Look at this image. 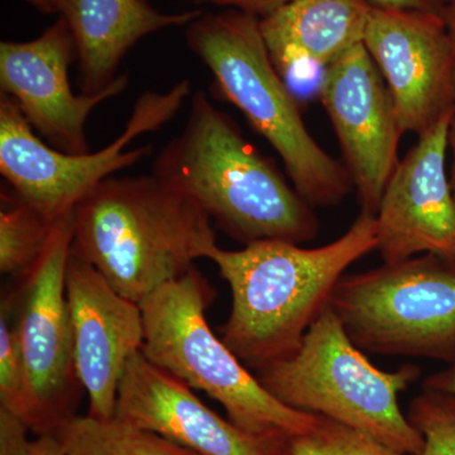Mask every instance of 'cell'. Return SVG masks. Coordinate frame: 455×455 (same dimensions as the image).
Masks as SVG:
<instances>
[{
    "label": "cell",
    "instance_id": "6da1fadb",
    "mask_svg": "<svg viewBox=\"0 0 455 455\" xmlns=\"http://www.w3.org/2000/svg\"><path fill=\"white\" fill-rule=\"evenodd\" d=\"M376 247V215L367 212L322 247L286 241L254 242L236 251L215 247L208 259L232 292L221 339L253 373L291 357L347 269Z\"/></svg>",
    "mask_w": 455,
    "mask_h": 455
},
{
    "label": "cell",
    "instance_id": "7a4b0ae2",
    "mask_svg": "<svg viewBox=\"0 0 455 455\" xmlns=\"http://www.w3.org/2000/svg\"><path fill=\"white\" fill-rule=\"evenodd\" d=\"M152 173L242 244H304L319 233L313 206L203 90L194 92L184 130L158 152Z\"/></svg>",
    "mask_w": 455,
    "mask_h": 455
},
{
    "label": "cell",
    "instance_id": "3957f363",
    "mask_svg": "<svg viewBox=\"0 0 455 455\" xmlns=\"http://www.w3.org/2000/svg\"><path fill=\"white\" fill-rule=\"evenodd\" d=\"M73 226L71 254L139 305L218 247L211 218L154 173L99 182L75 205Z\"/></svg>",
    "mask_w": 455,
    "mask_h": 455
},
{
    "label": "cell",
    "instance_id": "277c9868",
    "mask_svg": "<svg viewBox=\"0 0 455 455\" xmlns=\"http://www.w3.org/2000/svg\"><path fill=\"white\" fill-rule=\"evenodd\" d=\"M185 38L221 95L280 156L305 202L313 208L339 205L355 188L352 178L305 125L291 89L269 56L259 18L235 9L202 13L185 27Z\"/></svg>",
    "mask_w": 455,
    "mask_h": 455
},
{
    "label": "cell",
    "instance_id": "5b68a950",
    "mask_svg": "<svg viewBox=\"0 0 455 455\" xmlns=\"http://www.w3.org/2000/svg\"><path fill=\"white\" fill-rule=\"evenodd\" d=\"M215 298L193 267L140 302L142 355L156 366L214 398L228 419L248 433L292 440L316 429L320 416L284 405L212 331L206 310Z\"/></svg>",
    "mask_w": 455,
    "mask_h": 455
},
{
    "label": "cell",
    "instance_id": "8992f818",
    "mask_svg": "<svg viewBox=\"0 0 455 455\" xmlns=\"http://www.w3.org/2000/svg\"><path fill=\"white\" fill-rule=\"evenodd\" d=\"M420 370L386 372L359 349L331 305L291 357L254 372L275 398L300 411L331 419L406 455H419L424 438L403 414L398 395Z\"/></svg>",
    "mask_w": 455,
    "mask_h": 455
},
{
    "label": "cell",
    "instance_id": "52a82bcc",
    "mask_svg": "<svg viewBox=\"0 0 455 455\" xmlns=\"http://www.w3.org/2000/svg\"><path fill=\"white\" fill-rule=\"evenodd\" d=\"M329 305L364 353L455 361V263L421 254L346 274Z\"/></svg>",
    "mask_w": 455,
    "mask_h": 455
},
{
    "label": "cell",
    "instance_id": "ba28073f",
    "mask_svg": "<svg viewBox=\"0 0 455 455\" xmlns=\"http://www.w3.org/2000/svg\"><path fill=\"white\" fill-rule=\"evenodd\" d=\"M191 95L190 80L169 92H145L134 103L122 133L104 148L73 155L42 142L13 99H0V173L23 202L53 221L74 211L92 188L116 171L151 155L152 146L128 148L133 140L160 131Z\"/></svg>",
    "mask_w": 455,
    "mask_h": 455
},
{
    "label": "cell",
    "instance_id": "9c48e42d",
    "mask_svg": "<svg viewBox=\"0 0 455 455\" xmlns=\"http://www.w3.org/2000/svg\"><path fill=\"white\" fill-rule=\"evenodd\" d=\"M73 212L53 226L41 259L20 280L13 324L25 367L23 419L36 435L55 434L76 416L82 390L66 296Z\"/></svg>",
    "mask_w": 455,
    "mask_h": 455
},
{
    "label": "cell",
    "instance_id": "30bf717a",
    "mask_svg": "<svg viewBox=\"0 0 455 455\" xmlns=\"http://www.w3.org/2000/svg\"><path fill=\"white\" fill-rule=\"evenodd\" d=\"M363 44L403 133L420 136L455 116L453 47L440 13L372 5Z\"/></svg>",
    "mask_w": 455,
    "mask_h": 455
},
{
    "label": "cell",
    "instance_id": "8fae6325",
    "mask_svg": "<svg viewBox=\"0 0 455 455\" xmlns=\"http://www.w3.org/2000/svg\"><path fill=\"white\" fill-rule=\"evenodd\" d=\"M319 97L339 142L361 212L376 215L401 161L398 146L403 131L387 85L363 44L323 71Z\"/></svg>",
    "mask_w": 455,
    "mask_h": 455
},
{
    "label": "cell",
    "instance_id": "7c38bea8",
    "mask_svg": "<svg viewBox=\"0 0 455 455\" xmlns=\"http://www.w3.org/2000/svg\"><path fill=\"white\" fill-rule=\"evenodd\" d=\"M76 57L73 35L59 17L40 37L0 44L2 94L13 99L27 121L50 146L66 154L90 152L86 123L108 99L122 94L130 84L127 74L98 94H74L68 68Z\"/></svg>",
    "mask_w": 455,
    "mask_h": 455
},
{
    "label": "cell",
    "instance_id": "4fadbf2b",
    "mask_svg": "<svg viewBox=\"0 0 455 455\" xmlns=\"http://www.w3.org/2000/svg\"><path fill=\"white\" fill-rule=\"evenodd\" d=\"M453 118L418 136L383 191L376 214V251L383 263L419 254L455 263V196L447 172Z\"/></svg>",
    "mask_w": 455,
    "mask_h": 455
},
{
    "label": "cell",
    "instance_id": "5bb4252c",
    "mask_svg": "<svg viewBox=\"0 0 455 455\" xmlns=\"http://www.w3.org/2000/svg\"><path fill=\"white\" fill-rule=\"evenodd\" d=\"M66 296L75 366L88 394V415L109 420L116 414L119 383L128 361L140 352L145 340L142 309L74 254L66 269Z\"/></svg>",
    "mask_w": 455,
    "mask_h": 455
},
{
    "label": "cell",
    "instance_id": "9a60e30c",
    "mask_svg": "<svg viewBox=\"0 0 455 455\" xmlns=\"http://www.w3.org/2000/svg\"><path fill=\"white\" fill-rule=\"evenodd\" d=\"M114 418L200 455H289L291 440L254 435L209 409L188 387L136 353L119 383Z\"/></svg>",
    "mask_w": 455,
    "mask_h": 455
},
{
    "label": "cell",
    "instance_id": "2e32d148",
    "mask_svg": "<svg viewBox=\"0 0 455 455\" xmlns=\"http://www.w3.org/2000/svg\"><path fill=\"white\" fill-rule=\"evenodd\" d=\"M70 28L84 94H98L118 77L119 66L147 36L187 27L202 11L164 13L146 0H50Z\"/></svg>",
    "mask_w": 455,
    "mask_h": 455
},
{
    "label": "cell",
    "instance_id": "e0dca14e",
    "mask_svg": "<svg viewBox=\"0 0 455 455\" xmlns=\"http://www.w3.org/2000/svg\"><path fill=\"white\" fill-rule=\"evenodd\" d=\"M371 8L370 0H290L259 18L269 56L287 85L300 68L324 71L363 44Z\"/></svg>",
    "mask_w": 455,
    "mask_h": 455
},
{
    "label": "cell",
    "instance_id": "ac0fdd59",
    "mask_svg": "<svg viewBox=\"0 0 455 455\" xmlns=\"http://www.w3.org/2000/svg\"><path fill=\"white\" fill-rule=\"evenodd\" d=\"M53 435L68 455H200L116 418L76 415Z\"/></svg>",
    "mask_w": 455,
    "mask_h": 455
},
{
    "label": "cell",
    "instance_id": "d6986e66",
    "mask_svg": "<svg viewBox=\"0 0 455 455\" xmlns=\"http://www.w3.org/2000/svg\"><path fill=\"white\" fill-rule=\"evenodd\" d=\"M0 272L18 281L28 276L46 250L55 223L16 194H2Z\"/></svg>",
    "mask_w": 455,
    "mask_h": 455
},
{
    "label": "cell",
    "instance_id": "ffe728a7",
    "mask_svg": "<svg viewBox=\"0 0 455 455\" xmlns=\"http://www.w3.org/2000/svg\"><path fill=\"white\" fill-rule=\"evenodd\" d=\"M406 416L424 438L419 455H455V396L423 388Z\"/></svg>",
    "mask_w": 455,
    "mask_h": 455
},
{
    "label": "cell",
    "instance_id": "44dd1931",
    "mask_svg": "<svg viewBox=\"0 0 455 455\" xmlns=\"http://www.w3.org/2000/svg\"><path fill=\"white\" fill-rule=\"evenodd\" d=\"M289 455H406L370 436L320 416L316 429L292 439Z\"/></svg>",
    "mask_w": 455,
    "mask_h": 455
},
{
    "label": "cell",
    "instance_id": "7402d4cb",
    "mask_svg": "<svg viewBox=\"0 0 455 455\" xmlns=\"http://www.w3.org/2000/svg\"><path fill=\"white\" fill-rule=\"evenodd\" d=\"M9 310L2 305L0 315V406L23 419L25 412V367L22 352Z\"/></svg>",
    "mask_w": 455,
    "mask_h": 455
},
{
    "label": "cell",
    "instance_id": "603a6c76",
    "mask_svg": "<svg viewBox=\"0 0 455 455\" xmlns=\"http://www.w3.org/2000/svg\"><path fill=\"white\" fill-rule=\"evenodd\" d=\"M31 430L25 419L16 412L0 406V455H28L33 442L29 440Z\"/></svg>",
    "mask_w": 455,
    "mask_h": 455
},
{
    "label": "cell",
    "instance_id": "cb8c5ba5",
    "mask_svg": "<svg viewBox=\"0 0 455 455\" xmlns=\"http://www.w3.org/2000/svg\"><path fill=\"white\" fill-rule=\"evenodd\" d=\"M197 3L217 5L224 9H235L259 18L267 16L290 0H194Z\"/></svg>",
    "mask_w": 455,
    "mask_h": 455
},
{
    "label": "cell",
    "instance_id": "d4e9b609",
    "mask_svg": "<svg viewBox=\"0 0 455 455\" xmlns=\"http://www.w3.org/2000/svg\"><path fill=\"white\" fill-rule=\"evenodd\" d=\"M423 388L444 392L455 396V361L439 372L430 374L424 379Z\"/></svg>",
    "mask_w": 455,
    "mask_h": 455
},
{
    "label": "cell",
    "instance_id": "484cf974",
    "mask_svg": "<svg viewBox=\"0 0 455 455\" xmlns=\"http://www.w3.org/2000/svg\"><path fill=\"white\" fill-rule=\"evenodd\" d=\"M370 3L376 7L410 9L434 13H440L443 8L439 0H370Z\"/></svg>",
    "mask_w": 455,
    "mask_h": 455
},
{
    "label": "cell",
    "instance_id": "4316f807",
    "mask_svg": "<svg viewBox=\"0 0 455 455\" xmlns=\"http://www.w3.org/2000/svg\"><path fill=\"white\" fill-rule=\"evenodd\" d=\"M28 455H68L53 434L37 436Z\"/></svg>",
    "mask_w": 455,
    "mask_h": 455
},
{
    "label": "cell",
    "instance_id": "83f0119b",
    "mask_svg": "<svg viewBox=\"0 0 455 455\" xmlns=\"http://www.w3.org/2000/svg\"><path fill=\"white\" fill-rule=\"evenodd\" d=\"M440 16L444 20L449 37H451V47H453L455 74V2L449 3V4L444 5V7L442 8V12H440Z\"/></svg>",
    "mask_w": 455,
    "mask_h": 455
},
{
    "label": "cell",
    "instance_id": "f1b7e54d",
    "mask_svg": "<svg viewBox=\"0 0 455 455\" xmlns=\"http://www.w3.org/2000/svg\"><path fill=\"white\" fill-rule=\"evenodd\" d=\"M449 149L451 151V166L449 180H451V188L455 196V116L451 119V128H449Z\"/></svg>",
    "mask_w": 455,
    "mask_h": 455
},
{
    "label": "cell",
    "instance_id": "f546056e",
    "mask_svg": "<svg viewBox=\"0 0 455 455\" xmlns=\"http://www.w3.org/2000/svg\"><path fill=\"white\" fill-rule=\"evenodd\" d=\"M27 3L42 12V13L53 14L52 5H51L50 0H26Z\"/></svg>",
    "mask_w": 455,
    "mask_h": 455
},
{
    "label": "cell",
    "instance_id": "4dcf8cb0",
    "mask_svg": "<svg viewBox=\"0 0 455 455\" xmlns=\"http://www.w3.org/2000/svg\"><path fill=\"white\" fill-rule=\"evenodd\" d=\"M440 4H442V7H444V5L449 4V3H453L455 0H439Z\"/></svg>",
    "mask_w": 455,
    "mask_h": 455
},
{
    "label": "cell",
    "instance_id": "1f68e13d",
    "mask_svg": "<svg viewBox=\"0 0 455 455\" xmlns=\"http://www.w3.org/2000/svg\"><path fill=\"white\" fill-rule=\"evenodd\" d=\"M146 2H147V0H146Z\"/></svg>",
    "mask_w": 455,
    "mask_h": 455
}]
</instances>
